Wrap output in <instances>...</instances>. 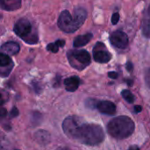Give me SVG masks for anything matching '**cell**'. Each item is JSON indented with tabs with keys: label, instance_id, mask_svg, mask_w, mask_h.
<instances>
[{
	"label": "cell",
	"instance_id": "cell-14",
	"mask_svg": "<svg viewBox=\"0 0 150 150\" xmlns=\"http://www.w3.org/2000/svg\"><path fill=\"white\" fill-rule=\"evenodd\" d=\"M142 33L145 37H150V5L146 11L143 18V24H142Z\"/></svg>",
	"mask_w": 150,
	"mask_h": 150
},
{
	"label": "cell",
	"instance_id": "cell-29",
	"mask_svg": "<svg viewBox=\"0 0 150 150\" xmlns=\"http://www.w3.org/2000/svg\"><path fill=\"white\" fill-rule=\"evenodd\" d=\"M56 150H70L69 149H68V148H59V149H57Z\"/></svg>",
	"mask_w": 150,
	"mask_h": 150
},
{
	"label": "cell",
	"instance_id": "cell-15",
	"mask_svg": "<svg viewBox=\"0 0 150 150\" xmlns=\"http://www.w3.org/2000/svg\"><path fill=\"white\" fill-rule=\"evenodd\" d=\"M65 45V40H58L54 43H50L47 46V49L52 53H57L59 50V47H63Z\"/></svg>",
	"mask_w": 150,
	"mask_h": 150
},
{
	"label": "cell",
	"instance_id": "cell-20",
	"mask_svg": "<svg viewBox=\"0 0 150 150\" xmlns=\"http://www.w3.org/2000/svg\"><path fill=\"white\" fill-rule=\"evenodd\" d=\"M120 20V14L118 12H115L112 14V23L113 25H116Z\"/></svg>",
	"mask_w": 150,
	"mask_h": 150
},
{
	"label": "cell",
	"instance_id": "cell-17",
	"mask_svg": "<svg viewBox=\"0 0 150 150\" xmlns=\"http://www.w3.org/2000/svg\"><path fill=\"white\" fill-rule=\"evenodd\" d=\"M10 143L5 135L0 132V150H9Z\"/></svg>",
	"mask_w": 150,
	"mask_h": 150
},
{
	"label": "cell",
	"instance_id": "cell-7",
	"mask_svg": "<svg viewBox=\"0 0 150 150\" xmlns=\"http://www.w3.org/2000/svg\"><path fill=\"white\" fill-rule=\"evenodd\" d=\"M93 58L97 62L106 63L112 59V55L105 50V46L103 43L98 42L93 49Z\"/></svg>",
	"mask_w": 150,
	"mask_h": 150
},
{
	"label": "cell",
	"instance_id": "cell-2",
	"mask_svg": "<svg viewBox=\"0 0 150 150\" xmlns=\"http://www.w3.org/2000/svg\"><path fill=\"white\" fill-rule=\"evenodd\" d=\"M104 139L105 133L99 125L88 124L84 121L80 127L75 140L85 145L95 146L101 143Z\"/></svg>",
	"mask_w": 150,
	"mask_h": 150
},
{
	"label": "cell",
	"instance_id": "cell-16",
	"mask_svg": "<svg viewBox=\"0 0 150 150\" xmlns=\"http://www.w3.org/2000/svg\"><path fill=\"white\" fill-rule=\"evenodd\" d=\"M35 137H36L37 141H38L40 143L46 144V143H47V142H48L50 135H49V134H48L47 132H46V131H43V130H42V131H39V132H37V133H36V134H35Z\"/></svg>",
	"mask_w": 150,
	"mask_h": 150
},
{
	"label": "cell",
	"instance_id": "cell-28",
	"mask_svg": "<svg viewBox=\"0 0 150 150\" xmlns=\"http://www.w3.org/2000/svg\"><path fill=\"white\" fill-rule=\"evenodd\" d=\"M128 150H140V149L137 146H132L130 149H128Z\"/></svg>",
	"mask_w": 150,
	"mask_h": 150
},
{
	"label": "cell",
	"instance_id": "cell-6",
	"mask_svg": "<svg viewBox=\"0 0 150 150\" xmlns=\"http://www.w3.org/2000/svg\"><path fill=\"white\" fill-rule=\"evenodd\" d=\"M83 122L84 120L78 116H69L63 120L62 123L63 132L69 138L75 140L77 132Z\"/></svg>",
	"mask_w": 150,
	"mask_h": 150
},
{
	"label": "cell",
	"instance_id": "cell-8",
	"mask_svg": "<svg viewBox=\"0 0 150 150\" xmlns=\"http://www.w3.org/2000/svg\"><path fill=\"white\" fill-rule=\"evenodd\" d=\"M110 41L113 47L124 49L128 45V37L124 32L116 31L110 36Z\"/></svg>",
	"mask_w": 150,
	"mask_h": 150
},
{
	"label": "cell",
	"instance_id": "cell-26",
	"mask_svg": "<svg viewBox=\"0 0 150 150\" xmlns=\"http://www.w3.org/2000/svg\"><path fill=\"white\" fill-rule=\"evenodd\" d=\"M134 111H135V112H142V106L141 105H135Z\"/></svg>",
	"mask_w": 150,
	"mask_h": 150
},
{
	"label": "cell",
	"instance_id": "cell-11",
	"mask_svg": "<svg viewBox=\"0 0 150 150\" xmlns=\"http://www.w3.org/2000/svg\"><path fill=\"white\" fill-rule=\"evenodd\" d=\"M0 49L1 51L4 52L8 55H15L19 52L20 47L17 42L9 41V42H5L4 44H3Z\"/></svg>",
	"mask_w": 150,
	"mask_h": 150
},
{
	"label": "cell",
	"instance_id": "cell-24",
	"mask_svg": "<svg viewBox=\"0 0 150 150\" xmlns=\"http://www.w3.org/2000/svg\"><path fill=\"white\" fill-rule=\"evenodd\" d=\"M6 113H7L6 110H5L4 108L0 107V118H4V117H5V116H6Z\"/></svg>",
	"mask_w": 150,
	"mask_h": 150
},
{
	"label": "cell",
	"instance_id": "cell-27",
	"mask_svg": "<svg viewBox=\"0 0 150 150\" xmlns=\"http://www.w3.org/2000/svg\"><path fill=\"white\" fill-rule=\"evenodd\" d=\"M4 103V98H3L2 94L0 93V105H2Z\"/></svg>",
	"mask_w": 150,
	"mask_h": 150
},
{
	"label": "cell",
	"instance_id": "cell-13",
	"mask_svg": "<svg viewBox=\"0 0 150 150\" xmlns=\"http://www.w3.org/2000/svg\"><path fill=\"white\" fill-rule=\"evenodd\" d=\"M91 39H92V33H85L83 35H79L75 39L73 45L75 47H81L88 44Z\"/></svg>",
	"mask_w": 150,
	"mask_h": 150
},
{
	"label": "cell",
	"instance_id": "cell-1",
	"mask_svg": "<svg viewBox=\"0 0 150 150\" xmlns=\"http://www.w3.org/2000/svg\"><path fill=\"white\" fill-rule=\"evenodd\" d=\"M87 18V11L82 7H77L74 11V16L67 10L62 11L58 18V26L64 33H74L79 29Z\"/></svg>",
	"mask_w": 150,
	"mask_h": 150
},
{
	"label": "cell",
	"instance_id": "cell-3",
	"mask_svg": "<svg viewBox=\"0 0 150 150\" xmlns=\"http://www.w3.org/2000/svg\"><path fill=\"white\" fill-rule=\"evenodd\" d=\"M107 131L113 138L120 140L126 139L134 133V123L127 116H119L108 123Z\"/></svg>",
	"mask_w": 150,
	"mask_h": 150
},
{
	"label": "cell",
	"instance_id": "cell-10",
	"mask_svg": "<svg viewBox=\"0 0 150 150\" xmlns=\"http://www.w3.org/2000/svg\"><path fill=\"white\" fill-rule=\"evenodd\" d=\"M22 0H0L1 9L6 11H13L21 7Z\"/></svg>",
	"mask_w": 150,
	"mask_h": 150
},
{
	"label": "cell",
	"instance_id": "cell-30",
	"mask_svg": "<svg viewBox=\"0 0 150 150\" xmlns=\"http://www.w3.org/2000/svg\"><path fill=\"white\" fill-rule=\"evenodd\" d=\"M15 150H18V149H15Z\"/></svg>",
	"mask_w": 150,
	"mask_h": 150
},
{
	"label": "cell",
	"instance_id": "cell-5",
	"mask_svg": "<svg viewBox=\"0 0 150 150\" xmlns=\"http://www.w3.org/2000/svg\"><path fill=\"white\" fill-rule=\"evenodd\" d=\"M68 59L70 65L78 69L82 70L91 63V55L86 50L76 49L71 50L68 53Z\"/></svg>",
	"mask_w": 150,
	"mask_h": 150
},
{
	"label": "cell",
	"instance_id": "cell-21",
	"mask_svg": "<svg viewBox=\"0 0 150 150\" xmlns=\"http://www.w3.org/2000/svg\"><path fill=\"white\" fill-rule=\"evenodd\" d=\"M145 82H146L147 85L150 88V69H149L146 71V74H145Z\"/></svg>",
	"mask_w": 150,
	"mask_h": 150
},
{
	"label": "cell",
	"instance_id": "cell-25",
	"mask_svg": "<svg viewBox=\"0 0 150 150\" xmlns=\"http://www.w3.org/2000/svg\"><path fill=\"white\" fill-rule=\"evenodd\" d=\"M133 69H134L133 63H132V62H128L127 63V69L129 72H131V71L133 70Z\"/></svg>",
	"mask_w": 150,
	"mask_h": 150
},
{
	"label": "cell",
	"instance_id": "cell-31",
	"mask_svg": "<svg viewBox=\"0 0 150 150\" xmlns=\"http://www.w3.org/2000/svg\"><path fill=\"white\" fill-rule=\"evenodd\" d=\"M0 18H1V16H0Z\"/></svg>",
	"mask_w": 150,
	"mask_h": 150
},
{
	"label": "cell",
	"instance_id": "cell-18",
	"mask_svg": "<svg viewBox=\"0 0 150 150\" xmlns=\"http://www.w3.org/2000/svg\"><path fill=\"white\" fill-rule=\"evenodd\" d=\"M11 62V59L8 54L0 53V67H6Z\"/></svg>",
	"mask_w": 150,
	"mask_h": 150
},
{
	"label": "cell",
	"instance_id": "cell-19",
	"mask_svg": "<svg viewBox=\"0 0 150 150\" xmlns=\"http://www.w3.org/2000/svg\"><path fill=\"white\" fill-rule=\"evenodd\" d=\"M121 95H122V97L125 98V100L127 101L128 103L132 104V103L134 102V99H135V98H134V94H133L130 91H128V90H124V91H122Z\"/></svg>",
	"mask_w": 150,
	"mask_h": 150
},
{
	"label": "cell",
	"instance_id": "cell-23",
	"mask_svg": "<svg viewBox=\"0 0 150 150\" xmlns=\"http://www.w3.org/2000/svg\"><path fill=\"white\" fill-rule=\"evenodd\" d=\"M118 73H116V72H113V71H112V72H109L108 73V76L109 77H111V78H112V79H116V78H118Z\"/></svg>",
	"mask_w": 150,
	"mask_h": 150
},
{
	"label": "cell",
	"instance_id": "cell-22",
	"mask_svg": "<svg viewBox=\"0 0 150 150\" xmlns=\"http://www.w3.org/2000/svg\"><path fill=\"white\" fill-rule=\"evenodd\" d=\"M11 117H17L18 115V109L16 107L12 108V110L11 112Z\"/></svg>",
	"mask_w": 150,
	"mask_h": 150
},
{
	"label": "cell",
	"instance_id": "cell-4",
	"mask_svg": "<svg viewBox=\"0 0 150 150\" xmlns=\"http://www.w3.org/2000/svg\"><path fill=\"white\" fill-rule=\"evenodd\" d=\"M15 33L23 39L26 43L34 44L38 42V35L35 33H33V27L30 21L26 18L18 19L14 25Z\"/></svg>",
	"mask_w": 150,
	"mask_h": 150
},
{
	"label": "cell",
	"instance_id": "cell-12",
	"mask_svg": "<svg viewBox=\"0 0 150 150\" xmlns=\"http://www.w3.org/2000/svg\"><path fill=\"white\" fill-rule=\"evenodd\" d=\"M80 84V79L77 76H71L69 78H66L64 80V85L68 91L74 92L76 91Z\"/></svg>",
	"mask_w": 150,
	"mask_h": 150
},
{
	"label": "cell",
	"instance_id": "cell-9",
	"mask_svg": "<svg viewBox=\"0 0 150 150\" xmlns=\"http://www.w3.org/2000/svg\"><path fill=\"white\" fill-rule=\"evenodd\" d=\"M97 109L103 114L106 115H114L116 113V105L114 103L107 100L98 101L96 105Z\"/></svg>",
	"mask_w": 150,
	"mask_h": 150
}]
</instances>
